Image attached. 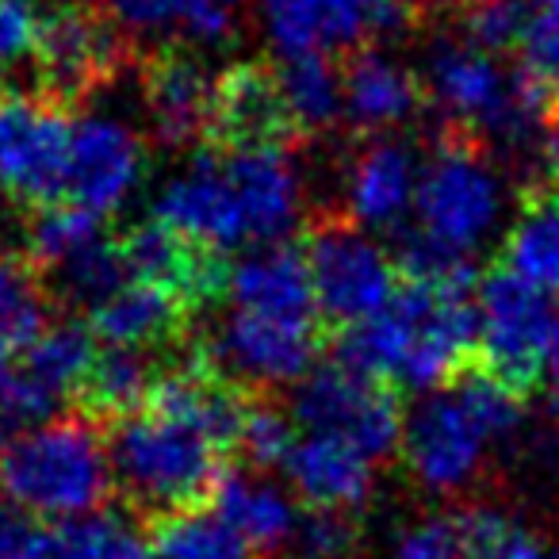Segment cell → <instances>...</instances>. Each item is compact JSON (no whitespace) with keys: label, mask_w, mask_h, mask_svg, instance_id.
Listing matches in <instances>:
<instances>
[{"label":"cell","mask_w":559,"mask_h":559,"mask_svg":"<svg viewBox=\"0 0 559 559\" xmlns=\"http://www.w3.org/2000/svg\"><path fill=\"white\" fill-rule=\"evenodd\" d=\"M116 487L111 441L93 418H50L0 444V495L35 521L100 513Z\"/></svg>","instance_id":"obj_3"},{"label":"cell","mask_w":559,"mask_h":559,"mask_svg":"<svg viewBox=\"0 0 559 559\" xmlns=\"http://www.w3.org/2000/svg\"><path fill=\"white\" fill-rule=\"evenodd\" d=\"M475 319H479L475 368L510 388L513 395L528 399L540 388L556 342L559 319L551 314V296L513 276L510 269H495L479 284Z\"/></svg>","instance_id":"obj_6"},{"label":"cell","mask_w":559,"mask_h":559,"mask_svg":"<svg viewBox=\"0 0 559 559\" xmlns=\"http://www.w3.org/2000/svg\"><path fill=\"white\" fill-rule=\"evenodd\" d=\"M449 4H456V9H472V4H479V0H449Z\"/></svg>","instance_id":"obj_42"},{"label":"cell","mask_w":559,"mask_h":559,"mask_svg":"<svg viewBox=\"0 0 559 559\" xmlns=\"http://www.w3.org/2000/svg\"><path fill=\"white\" fill-rule=\"evenodd\" d=\"M544 559H559V548H556V551H548V556H544Z\"/></svg>","instance_id":"obj_43"},{"label":"cell","mask_w":559,"mask_h":559,"mask_svg":"<svg viewBox=\"0 0 559 559\" xmlns=\"http://www.w3.org/2000/svg\"><path fill=\"white\" fill-rule=\"evenodd\" d=\"M50 326L35 264L0 249V368L12 365Z\"/></svg>","instance_id":"obj_32"},{"label":"cell","mask_w":559,"mask_h":559,"mask_svg":"<svg viewBox=\"0 0 559 559\" xmlns=\"http://www.w3.org/2000/svg\"><path fill=\"white\" fill-rule=\"evenodd\" d=\"M284 475L292 483V495L311 510L353 513L372 498L376 460H368L345 441L299 429L296 449L284 460Z\"/></svg>","instance_id":"obj_21"},{"label":"cell","mask_w":559,"mask_h":559,"mask_svg":"<svg viewBox=\"0 0 559 559\" xmlns=\"http://www.w3.org/2000/svg\"><path fill=\"white\" fill-rule=\"evenodd\" d=\"M502 218V177L475 134L452 127L421 165L414 230L441 249L472 257Z\"/></svg>","instance_id":"obj_5"},{"label":"cell","mask_w":559,"mask_h":559,"mask_svg":"<svg viewBox=\"0 0 559 559\" xmlns=\"http://www.w3.org/2000/svg\"><path fill=\"white\" fill-rule=\"evenodd\" d=\"M528 12L525 0H479L472 9H464V35L483 50H506L521 47L528 32Z\"/></svg>","instance_id":"obj_36"},{"label":"cell","mask_w":559,"mask_h":559,"mask_svg":"<svg viewBox=\"0 0 559 559\" xmlns=\"http://www.w3.org/2000/svg\"><path fill=\"white\" fill-rule=\"evenodd\" d=\"M123 35L173 43V50H215L238 39V0H100Z\"/></svg>","instance_id":"obj_22"},{"label":"cell","mask_w":559,"mask_h":559,"mask_svg":"<svg viewBox=\"0 0 559 559\" xmlns=\"http://www.w3.org/2000/svg\"><path fill=\"white\" fill-rule=\"evenodd\" d=\"M475 292L403 280L399 296L376 319L342 334L345 365L376 376L388 388L441 391L475 365L479 319Z\"/></svg>","instance_id":"obj_2"},{"label":"cell","mask_w":559,"mask_h":559,"mask_svg":"<svg viewBox=\"0 0 559 559\" xmlns=\"http://www.w3.org/2000/svg\"><path fill=\"white\" fill-rule=\"evenodd\" d=\"M467 513V548L464 559H544V544L533 533L498 510H464Z\"/></svg>","instance_id":"obj_34"},{"label":"cell","mask_w":559,"mask_h":559,"mask_svg":"<svg viewBox=\"0 0 559 559\" xmlns=\"http://www.w3.org/2000/svg\"><path fill=\"white\" fill-rule=\"evenodd\" d=\"M276 78L296 134H322L345 116V70H337L330 55L288 58Z\"/></svg>","instance_id":"obj_29"},{"label":"cell","mask_w":559,"mask_h":559,"mask_svg":"<svg viewBox=\"0 0 559 559\" xmlns=\"http://www.w3.org/2000/svg\"><path fill=\"white\" fill-rule=\"evenodd\" d=\"M280 62L334 50H368L414 27V0H257Z\"/></svg>","instance_id":"obj_11"},{"label":"cell","mask_w":559,"mask_h":559,"mask_svg":"<svg viewBox=\"0 0 559 559\" xmlns=\"http://www.w3.org/2000/svg\"><path fill=\"white\" fill-rule=\"evenodd\" d=\"M192 307L177 292L150 284L142 276H127L116 292L88 307V330L108 349H150L180 334Z\"/></svg>","instance_id":"obj_25"},{"label":"cell","mask_w":559,"mask_h":559,"mask_svg":"<svg viewBox=\"0 0 559 559\" xmlns=\"http://www.w3.org/2000/svg\"><path fill=\"white\" fill-rule=\"evenodd\" d=\"M157 383V372L150 368V360L134 349H108L96 353L93 368L85 376V388H81V406H85L88 418H108L123 421L134 411H142V403L150 399Z\"/></svg>","instance_id":"obj_31"},{"label":"cell","mask_w":559,"mask_h":559,"mask_svg":"<svg viewBox=\"0 0 559 559\" xmlns=\"http://www.w3.org/2000/svg\"><path fill=\"white\" fill-rule=\"evenodd\" d=\"M32 58L39 70L43 96L66 108V104L93 96L119 73L127 58L123 27L104 9L70 0L43 16Z\"/></svg>","instance_id":"obj_12"},{"label":"cell","mask_w":559,"mask_h":559,"mask_svg":"<svg viewBox=\"0 0 559 559\" xmlns=\"http://www.w3.org/2000/svg\"><path fill=\"white\" fill-rule=\"evenodd\" d=\"M299 441V426L292 411H280L272 403H246L238 426V452L249 460L253 472H269V467H284Z\"/></svg>","instance_id":"obj_33"},{"label":"cell","mask_w":559,"mask_h":559,"mask_svg":"<svg viewBox=\"0 0 559 559\" xmlns=\"http://www.w3.org/2000/svg\"><path fill=\"white\" fill-rule=\"evenodd\" d=\"M521 403L479 368L441 391H429L403 426V460L414 483L433 495H456L483 472L490 444L510 437L521 421Z\"/></svg>","instance_id":"obj_4"},{"label":"cell","mask_w":559,"mask_h":559,"mask_svg":"<svg viewBox=\"0 0 559 559\" xmlns=\"http://www.w3.org/2000/svg\"><path fill=\"white\" fill-rule=\"evenodd\" d=\"M421 165L414 150L395 134H376L353 154L342 180V200L349 223L365 230H391L414 215Z\"/></svg>","instance_id":"obj_18"},{"label":"cell","mask_w":559,"mask_h":559,"mask_svg":"<svg viewBox=\"0 0 559 559\" xmlns=\"http://www.w3.org/2000/svg\"><path fill=\"white\" fill-rule=\"evenodd\" d=\"M502 269L540 292H559V192L536 188L525 195L518 218L506 230Z\"/></svg>","instance_id":"obj_27"},{"label":"cell","mask_w":559,"mask_h":559,"mask_svg":"<svg viewBox=\"0 0 559 559\" xmlns=\"http://www.w3.org/2000/svg\"><path fill=\"white\" fill-rule=\"evenodd\" d=\"M467 548V513H429L395 536L391 559H464Z\"/></svg>","instance_id":"obj_35"},{"label":"cell","mask_w":559,"mask_h":559,"mask_svg":"<svg viewBox=\"0 0 559 559\" xmlns=\"http://www.w3.org/2000/svg\"><path fill=\"white\" fill-rule=\"evenodd\" d=\"M0 559H150V536L108 510L73 521L0 518Z\"/></svg>","instance_id":"obj_16"},{"label":"cell","mask_w":559,"mask_h":559,"mask_svg":"<svg viewBox=\"0 0 559 559\" xmlns=\"http://www.w3.org/2000/svg\"><path fill=\"white\" fill-rule=\"evenodd\" d=\"M154 223L169 226L173 234L188 238L207 253H234L253 246L246 223V207L234 188L230 165L223 150H203L188 157L154 195Z\"/></svg>","instance_id":"obj_14"},{"label":"cell","mask_w":559,"mask_h":559,"mask_svg":"<svg viewBox=\"0 0 559 559\" xmlns=\"http://www.w3.org/2000/svg\"><path fill=\"white\" fill-rule=\"evenodd\" d=\"M292 134H296V123L280 93L276 70L257 62H234L215 73V104H211L215 146H288Z\"/></svg>","instance_id":"obj_17"},{"label":"cell","mask_w":559,"mask_h":559,"mask_svg":"<svg viewBox=\"0 0 559 559\" xmlns=\"http://www.w3.org/2000/svg\"><path fill=\"white\" fill-rule=\"evenodd\" d=\"M146 142L131 123L108 111H88L73 119L70 180L66 200L108 218L134 200L146 180Z\"/></svg>","instance_id":"obj_15"},{"label":"cell","mask_w":559,"mask_h":559,"mask_svg":"<svg viewBox=\"0 0 559 559\" xmlns=\"http://www.w3.org/2000/svg\"><path fill=\"white\" fill-rule=\"evenodd\" d=\"M0 429H4V418H0Z\"/></svg>","instance_id":"obj_44"},{"label":"cell","mask_w":559,"mask_h":559,"mask_svg":"<svg viewBox=\"0 0 559 559\" xmlns=\"http://www.w3.org/2000/svg\"><path fill=\"white\" fill-rule=\"evenodd\" d=\"M88 322H50L12 365L0 368V418L4 426L50 421L66 399L81 395L96 360Z\"/></svg>","instance_id":"obj_13"},{"label":"cell","mask_w":559,"mask_h":559,"mask_svg":"<svg viewBox=\"0 0 559 559\" xmlns=\"http://www.w3.org/2000/svg\"><path fill=\"white\" fill-rule=\"evenodd\" d=\"M544 162H548L551 185L559 188V111L548 119V127H544Z\"/></svg>","instance_id":"obj_39"},{"label":"cell","mask_w":559,"mask_h":559,"mask_svg":"<svg viewBox=\"0 0 559 559\" xmlns=\"http://www.w3.org/2000/svg\"><path fill=\"white\" fill-rule=\"evenodd\" d=\"M292 418L304 433L334 437L353 444L368 460H383L403 444V411L395 388L376 376L345 365H319L304 383H296Z\"/></svg>","instance_id":"obj_7"},{"label":"cell","mask_w":559,"mask_h":559,"mask_svg":"<svg viewBox=\"0 0 559 559\" xmlns=\"http://www.w3.org/2000/svg\"><path fill=\"white\" fill-rule=\"evenodd\" d=\"M241 414L246 403L211 360L157 372L142 411L116 421L108 437L116 487L162 518L200 506L230 472Z\"/></svg>","instance_id":"obj_1"},{"label":"cell","mask_w":559,"mask_h":559,"mask_svg":"<svg viewBox=\"0 0 559 559\" xmlns=\"http://www.w3.org/2000/svg\"><path fill=\"white\" fill-rule=\"evenodd\" d=\"M319 314L226 307L207 360L226 380L253 388H296L319 368Z\"/></svg>","instance_id":"obj_9"},{"label":"cell","mask_w":559,"mask_h":559,"mask_svg":"<svg viewBox=\"0 0 559 559\" xmlns=\"http://www.w3.org/2000/svg\"><path fill=\"white\" fill-rule=\"evenodd\" d=\"M123 261L131 276H142L150 284H162V288L177 292L188 307L203 304V299L226 292V276H230V264L218 253L192 246L188 238L173 234L162 223H146L139 230H131L123 241Z\"/></svg>","instance_id":"obj_23"},{"label":"cell","mask_w":559,"mask_h":559,"mask_svg":"<svg viewBox=\"0 0 559 559\" xmlns=\"http://www.w3.org/2000/svg\"><path fill=\"white\" fill-rule=\"evenodd\" d=\"M223 154L246 207L253 249L284 241L299 226L307 203V185L296 157L288 154V146H246L223 150Z\"/></svg>","instance_id":"obj_19"},{"label":"cell","mask_w":559,"mask_h":559,"mask_svg":"<svg viewBox=\"0 0 559 559\" xmlns=\"http://www.w3.org/2000/svg\"><path fill=\"white\" fill-rule=\"evenodd\" d=\"M104 241H108L104 218L62 200L50 203V207H39L32 223H27V261L58 280L73 264L85 261L88 253H96Z\"/></svg>","instance_id":"obj_28"},{"label":"cell","mask_w":559,"mask_h":559,"mask_svg":"<svg viewBox=\"0 0 559 559\" xmlns=\"http://www.w3.org/2000/svg\"><path fill=\"white\" fill-rule=\"evenodd\" d=\"M296 551L299 559H353V551H357V525L349 521V513L314 510L299 525Z\"/></svg>","instance_id":"obj_37"},{"label":"cell","mask_w":559,"mask_h":559,"mask_svg":"<svg viewBox=\"0 0 559 559\" xmlns=\"http://www.w3.org/2000/svg\"><path fill=\"white\" fill-rule=\"evenodd\" d=\"M0 502H4V495H0Z\"/></svg>","instance_id":"obj_45"},{"label":"cell","mask_w":559,"mask_h":559,"mask_svg":"<svg viewBox=\"0 0 559 559\" xmlns=\"http://www.w3.org/2000/svg\"><path fill=\"white\" fill-rule=\"evenodd\" d=\"M211 510L234 525L257 551H276L296 544L304 513L288 487L272 483L264 472H226L211 490Z\"/></svg>","instance_id":"obj_26"},{"label":"cell","mask_w":559,"mask_h":559,"mask_svg":"<svg viewBox=\"0 0 559 559\" xmlns=\"http://www.w3.org/2000/svg\"><path fill=\"white\" fill-rule=\"evenodd\" d=\"M150 559H257V548L211 506H192L157 518L150 533Z\"/></svg>","instance_id":"obj_30"},{"label":"cell","mask_w":559,"mask_h":559,"mask_svg":"<svg viewBox=\"0 0 559 559\" xmlns=\"http://www.w3.org/2000/svg\"><path fill=\"white\" fill-rule=\"evenodd\" d=\"M307 272H311L319 314L353 330L376 319L403 288L399 261L372 238V230L349 223H322L307 238Z\"/></svg>","instance_id":"obj_8"},{"label":"cell","mask_w":559,"mask_h":559,"mask_svg":"<svg viewBox=\"0 0 559 559\" xmlns=\"http://www.w3.org/2000/svg\"><path fill=\"white\" fill-rule=\"evenodd\" d=\"M426 100V81L388 50H357L345 66V119L360 131L391 134L411 123Z\"/></svg>","instance_id":"obj_24"},{"label":"cell","mask_w":559,"mask_h":559,"mask_svg":"<svg viewBox=\"0 0 559 559\" xmlns=\"http://www.w3.org/2000/svg\"><path fill=\"white\" fill-rule=\"evenodd\" d=\"M548 372H551V399H556V411H559V326H556V342H551Z\"/></svg>","instance_id":"obj_40"},{"label":"cell","mask_w":559,"mask_h":559,"mask_svg":"<svg viewBox=\"0 0 559 559\" xmlns=\"http://www.w3.org/2000/svg\"><path fill=\"white\" fill-rule=\"evenodd\" d=\"M39 27L43 12L35 9V0H0V70L35 55Z\"/></svg>","instance_id":"obj_38"},{"label":"cell","mask_w":559,"mask_h":559,"mask_svg":"<svg viewBox=\"0 0 559 559\" xmlns=\"http://www.w3.org/2000/svg\"><path fill=\"white\" fill-rule=\"evenodd\" d=\"M73 119L50 96H0V192L24 207L66 200Z\"/></svg>","instance_id":"obj_10"},{"label":"cell","mask_w":559,"mask_h":559,"mask_svg":"<svg viewBox=\"0 0 559 559\" xmlns=\"http://www.w3.org/2000/svg\"><path fill=\"white\" fill-rule=\"evenodd\" d=\"M525 4H533L536 16H559V0H525Z\"/></svg>","instance_id":"obj_41"},{"label":"cell","mask_w":559,"mask_h":559,"mask_svg":"<svg viewBox=\"0 0 559 559\" xmlns=\"http://www.w3.org/2000/svg\"><path fill=\"white\" fill-rule=\"evenodd\" d=\"M215 78L188 50H165L142 73V108L162 146L185 150L211 134Z\"/></svg>","instance_id":"obj_20"}]
</instances>
